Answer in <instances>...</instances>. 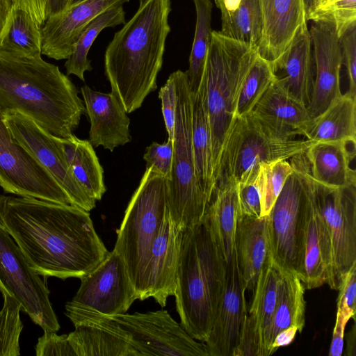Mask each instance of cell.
Returning a JSON list of instances; mask_svg holds the SVG:
<instances>
[{
  "label": "cell",
  "mask_w": 356,
  "mask_h": 356,
  "mask_svg": "<svg viewBox=\"0 0 356 356\" xmlns=\"http://www.w3.org/2000/svg\"><path fill=\"white\" fill-rule=\"evenodd\" d=\"M0 225L44 277L81 278L109 252L89 211L73 204L0 195Z\"/></svg>",
  "instance_id": "obj_1"
},
{
  "label": "cell",
  "mask_w": 356,
  "mask_h": 356,
  "mask_svg": "<svg viewBox=\"0 0 356 356\" xmlns=\"http://www.w3.org/2000/svg\"><path fill=\"white\" fill-rule=\"evenodd\" d=\"M0 109L24 113L59 138L72 135L85 113L76 87L57 65L1 49Z\"/></svg>",
  "instance_id": "obj_2"
},
{
  "label": "cell",
  "mask_w": 356,
  "mask_h": 356,
  "mask_svg": "<svg viewBox=\"0 0 356 356\" xmlns=\"http://www.w3.org/2000/svg\"><path fill=\"white\" fill-rule=\"evenodd\" d=\"M170 0H145L115 32L104 54V70L111 92L126 112L138 109L157 88L156 79L170 31Z\"/></svg>",
  "instance_id": "obj_3"
},
{
  "label": "cell",
  "mask_w": 356,
  "mask_h": 356,
  "mask_svg": "<svg viewBox=\"0 0 356 356\" xmlns=\"http://www.w3.org/2000/svg\"><path fill=\"white\" fill-rule=\"evenodd\" d=\"M226 268L204 216L183 231L174 296L181 325L199 341L211 331Z\"/></svg>",
  "instance_id": "obj_4"
},
{
  "label": "cell",
  "mask_w": 356,
  "mask_h": 356,
  "mask_svg": "<svg viewBox=\"0 0 356 356\" xmlns=\"http://www.w3.org/2000/svg\"><path fill=\"white\" fill-rule=\"evenodd\" d=\"M257 54V46L229 38L220 31H211L202 77L206 85L214 184L224 140L234 119L239 91Z\"/></svg>",
  "instance_id": "obj_5"
},
{
  "label": "cell",
  "mask_w": 356,
  "mask_h": 356,
  "mask_svg": "<svg viewBox=\"0 0 356 356\" xmlns=\"http://www.w3.org/2000/svg\"><path fill=\"white\" fill-rule=\"evenodd\" d=\"M312 143L289 137L253 111L234 118L221 149L215 188L236 184L261 163L286 160L304 152Z\"/></svg>",
  "instance_id": "obj_6"
},
{
  "label": "cell",
  "mask_w": 356,
  "mask_h": 356,
  "mask_svg": "<svg viewBox=\"0 0 356 356\" xmlns=\"http://www.w3.org/2000/svg\"><path fill=\"white\" fill-rule=\"evenodd\" d=\"M177 91L173 155L167 179V207L175 226L184 231L200 222L209 203L196 177L192 145V94L186 72H175Z\"/></svg>",
  "instance_id": "obj_7"
},
{
  "label": "cell",
  "mask_w": 356,
  "mask_h": 356,
  "mask_svg": "<svg viewBox=\"0 0 356 356\" xmlns=\"http://www.w3.org/2000/svg\"><path fill=\"white\" fill-rule=\"evenodd\" d=\"M167 212V179L146 168L117 230L114 246L125 261L138 300L150 248Z\"/></svg>",
  "instance_id": "obj_8"
},
{
  "label": "cell",
  "mask_w": 356,
  "mask_h": 356,
  "mask_svg": "<svg viewBox=\"0 0 356 356\" xmlns=\"http://www.w3.org/2000/svg\"><path fill=\"white\" fill-rule=\"evenodd\" d=\"M290 161L293 172L268 216L269 246L274 262L301 280L309 166L305 152Z\"/></svg>",
  "instance_id": "obj_9"
},
{
  "label": "cell",
  "mask_w": 356,
  "mask_h": 356,
  "mask_svg": "<svg viewBox=\"0 0 356 356\" xmlns=\"http://www.w3.org/2000/svg\"><path fill=\"white\" fill-rule=\"evenodd\" d=\"M3 118L13 139L50 174L72 204L86 211L95 207L96 201L78 181L70 167L61 138L50 134L17 111L3 112Z\"/></svg>",
  "instance_id": "obj_10"
},
{
  "label": "cell",
  "mask_w": 356,
  "mask_h": 356,
  "mask_svg": "<svg viewBox=\"0 0 356 356\" xmlns=\"http://www.w3.org/2000/svg\"><path fill=\"white\" fill-rule=\"evenodd\" d=\"M29 266L22 252L0 225V291L17 300L32 321L44 331L60 329L46 282Z\"/></svg>",
  "instance_id": "obj_11"
},
{
  "label": "cell",
  "mask_w": 356,
  "mask_h": 356,
  "mask_svg": "<svg viewBox=\"0 0 356 356\" xmlns=\"http://www.w3.org/2000/svg\"><path fill=\"white\" fill-rule=\"evenodd\" d=\"M313 186L332 244V268L327 284L332 289L339 290L356 264V184L333 188L313 179Z\"/></svg>",
  "instance_id": "obj_12"
},
{
  "label": "cell",
  "mask_w": 356,
  "mask_h": 356,
  "mask_svg": "<svg viewBox=\"0 0 356 356\" xmlns=\"http://www.w3.org/2000/svg\"><path fill=\"white\" fill-rule=\"evenodd\" d=\"M135 345L140 356H209L167 310L107 316Z\"/></svg>",
  "instance_id": "obj_13"
},
{
  "label": "cell",
  "mask_w": 356,
  "mask_h": 356,
  "mask_svg": "<svg viewBox=\"0 0 356 356\" xmlns=\"http://www.w3.org/2000/svg\"><path fill=\"white\" fill-rule=\"evenodd\" d=\"M79 279L80 286L72 300L66 303L65 309L113 316L127 313L138 300L125 261L115 248Z\"/></svg>",
  "instance_id": "obj_14"
},
{
  "label": "cell",
  "mask_w": 356,
  "mask_h": 356,
  "mask_svg": "<svg viewBox=\"0 0 356 356\" xmlns=\"http://www.w3.org/2000/svg\"><path fill=\"white\" fill-rule=\"evenodd\" d=\"M0 186L7 193L72 204L50 174L12 137L0 109Z\"/></svg>",
  "instance_id": "obj_15"
},
{
  "label": "cell",
  "mask_w": 356,
  "mask_h": 356,
  "mask_svg": "<svg viewBox=\"0 0 356 356\" xmlns=\"http://www.w3.org/2000/svg\"><path fill=\"white\" fill-rule=\"evenodd\" d=\"M314 68V81L307 110L313 118L321 114L342 93L340 72L343 56L340 38L333 23L312 21L309 29Z\"/></svg>",
  "instance_id": "obj_16"
},
{
  "label": "cell",
  "mask_w": 356,
  "mask_h": 356,
  "mask_svg": "<svg viewBox=\"0 0 356 356\" xmlns=\"http://www.w3.org/2000/svg\"><path fill=\"white\" fill-rule=\"evenodd\" d=\"M245 291L235 252L227 265L225 284L204 342L209 356H233L247 316Z\"/></svg>",
  "instance_id": "obj_17"
},
{
  "label": "cell",
  "mask_w": 356,
  "mask_h": 356,
  "mask_svg": "<svg viewBox=\"0 0 356 356\" xmlns=\"http://www.w3.org/2000/svg\"><path fill=\"white\" fill-rule=\"evenodd\" d=\"M183 231L172 222L168 210L147 257L139 300L152 298L162 307L174 296Z\"/></svg>",
  "instance_id": "obj_18"
},
{
  "label": "cell",
  "mask_w": 356,
  "mask_h": 356,
  "mask_svg": "<svg viewBox=\"0 0 356 356\" xmlns=\"http://www.w3.org/2000/svg\"><path fill=\"white\" fill-rule=\"evenodd\" d=\"M280 269L272 257L258 277L252 302L233 356H269L268 341L275 309Z\"/></svg>",
  "instance_id": "obj_19"
},
{
  "label": "cell",
  "mask_w": 356,
  "mask_h": 356,
  "mask_svg": "<svg viewBox=\"0 0 356 356\" xmlns=\"http://www.w3.org/2000/svg\"><path fill=\"white\" fill-rule=\"evenodd\" d=\"M129 0H83L49 17L42 27V54L67 59L86 26L107 9Z\"/></svg>",
  "instance_id": "obj_20"
},
{
  "label": "cell",
  "mask_w": 356,
  "mask_h": 356,
  "mask_svg": "<svg viewBox=\"0 0 356 356\" xmlns=\"http://www.w3.org/2000/svg\"><path fill=\"white\" fill-rule=\"evenodd\" d=\"M85 112L89 118V141L93 147L102 146L113 152L131 141L130 120L118 98L85 85L81 88Z\"/></svg>",
  "instance_id": "obj_21"
},
{
  "label": "cell",
  "mask_w": 356,
  "mask_h": 356,
  "mask_svg": "<svg viewBox=\"0 0 356 356\" xmlns=\"http://www.w3.org/2000/svg\"><path fill=\"white\" fill-rule=\"evenodd\" d=\"M332 257L329 230L317 207L313 179L309 171L301 278L305 289L318 288L327 283L331 273Z\"/></svg>",
  "instance_id": "obj_22"
},
{
  "label": "cell",
  "mask_w": 356,
  "mask_h": 356,
  "mask_svg": "<svg viewBox=\"0 0 356 356\" xmlns=\"http://www.w3.org/2000/svg\"><path fill=\"white\" fill-rule=\"evenodd\" d=\"M263 29L260 56L270 63L288 48L298 31L307 24L304 0H262Z\"/></svg>",
  "instance_id": "obj_23"
},
{
  "label": "cell",
  "mask_w": 356,
  "mask_h": 356,
  "mask_svg": "<svg viewBox=\"0 0 356 356\" xmlns=\"http://www.w3.org/2000/svg\"><path fill=\"white\" fill-rule=\"evenodd\" d=\"M271 65L276 81L291 97L307 107L314 81L312 51L307 24L299 29L286 51Z\"/></svg>",
  "instance_id": "obj_24"
},
{
  "label": "cell",
  "mask_w": 356,
  "mask_h": 356,
  "mask_svg": "<svg viewBox=\"0 0 356 356\" xmlns=\"http://www.w3.org/2000/svg\"><path fill=\"white\" fill-rule=\"evenodd\" d=\"M235 250L245 289L254 292L261 271L271 255L268 236V216H239Z\"/></svg>",
  "instance_id": "obj_25"
},
{
  "label": "cell",
  "mask_w": 356,
  "mask_h": 356,
  "mask_svg": "<svg viewBox=\"0 0 356 356\" xmlns=\"http://www.w3.org/2000/svg\"><path fill=\"white\" fill-rule=\"evenodd\" d=\"M356 144L345 141L313 143L305 151L312 179L333 188L356 184L355 170L350 167Z\"/></svg>",
  "instance_id": "obj_26"
},
{
  "label": "cell",
  "mask_w": 356,
  "mask_h": 356,
  "mask_svg": "<svg viewBox=\"0 0 356 356\" xmlns=\"http://www.w3.org/2000/svg\"><path fill=\"white\" fill-rule=\"evenodd\" d=\"M252 111L273 127L293 138L302 136L312 119L307 106L291 97L276 80Z\"/></svg>",
  "instance_id": "obj_27"
},
{
  "label": "cell",
  "mask_w": 356,
  "mask_h": 356,
  "mask_svg": "<svg viewBox=\"0 0 356 356\" xmlns=\"http://www.w3.org/2000/svg\"><path fill=\"white\" fill-rule=\"evenodd\" d=\"M192 145L195 174L200 189L209 204L214 192L215 184L206 85L203 77L197 92L192 95Z\"/></svg>",
  "instance_id": "obj_28"
},
{
  "label": "cell",
  "mask_w": 356,
  "mask_h": 356,
  "mask_svg": "<svg viewBox=\"0 0 356 356\" xmlns=\"http://www.w3.org/2000/svg\"><path fill=\"white\" fill-rule=\"evenodd\" d=\"M302 136L313 143L345 141L356 144V97L341 94L313 118Z\"/></svg>",
  "instance_id": "obj_29"
},
{
  "label": "cell",
  "mask_w": 356,
  "mask_h": 356,
  "mask_svg": "<svg viewBox=\"0 0 356 356\" xmlns=\"http://www.w3.org/2000/svg\"><path fill=\"white\" fill-rule=\"evenodd\" d=\"M226 265L234 256L235 237L239 216L237 185L216 188L204 216Z\"/></svg>",
  "instance_id": "obj_30"
},
{
  "label": "cell",
  "mask_w": 356,
  "mask_h": 356,
  "mask_svg": "<svg viewBox=\"0 0 356 356\" xmlns=\"http://www.w3.org/2000/svg\"><path fill=\"white\" fill-rule=\"evenodd\" d=\"M279 269L277 302L270 330L268 355H270V346L280 331L296 326L301 333L305 323V288L296 274L280 267Z\"/></svg>",
  "instance_id": "obj_31"
},
{
  "label": "cell",
  "mask_w": 356,
  "mask_h": 356,
  "mask_svg": "<svg viewBox=\"0 0 356 356\" xmlns=\"http://www.w3.org/2000/svg\"><path fill=\"white\" fill-rule=\"evenodd\" d=\"M63 147L70 167L78 181L97 202L106 189L104 170L88 140H82L74 134L61 138Z\"/></svg>",
  "instance_id": "obj_32"
},
{
  "label": "cell",
  "mask_w": 356,
  "mask_h": 356,
  "mask_svg": "<svg viewBox=\"0 0 356 356\" xmlns=\"http://www.w3.org/2000/svg\"><path fill=\"white\" fill-rule=\"evenodd\" d=\"M42 27L29 13L12 6L0 31V49L29 56L41 55Z\"/></svg>",
  "instance_id": "obj_33"
},
{
  "label": "cell",
  "mask_w": 356,
  "mask_h": 356,
  "mask_svg": "<svg viewBox=\"0 0 356 356\" xmlns=\"http://www.w3.org/2000/svg\"><path fill=\"white\" fill-rule=\"evenodd\" d=\"M216 6L220 10L222 35L258 47L263 29L261 0H241L234 10Z\"/></svg>",
  "instance_id": "obj_34"
},
{
  "label": "cell",
  "mask_w": 356,
  "mask_h": 356,
  "mask_svg": "<svg viewBox=\"0 0 356 356\" xmlns=\"http://www.w3.org/2000/svg\"><path fill=\"white\" fill-rule=\"evenodd\" d=\"M125 23V12L122 5L111 7L95 17L83 29L76 41L72 54L66 59V75L74 74L84 81V73L91 71V60L88 58L89 50L102 30Z\"/></svg>",
  "instance_id": "obj_35"
},
{
  "label": "cell",
  "mask_w": 356,
  "mask_h": 356,
  "mask_svg": "<svg viewBox=\"0 0 356 356\" xmlns=\"http://www.w3.org/2000/svg\"><path fill=\"white\" fill-rule=\"evenodd\" d=\"M196 11L194 39L189 56V67L186 71L188 83L193 95L200 86L211 36V0H193Z\"/></svg>",
  "instance_id": "obj_36"
},
{
  "label": "cell",
  "mask_w": 356,
  "mask_h": 356,
  "mask_svg": "<svg viewBox=\"0 0 356 356\" xmlns=\"http://www.w3.org/2000/svg\"><path fill=\"white\" fill-rule=\"evenodd\" d=\"M275 78L271 63L258 53L241 87L234 118L250 113Z\"/></svg>",
  "instance_id": "obj_37"
},
{
  "label": "cell",
  "mask_w": 356,
  "mask_h": 356,
  "mask_svg": "<svg viewBox=\"0 0 356 356\" xmlns=\"http://www.w3.org/2000/svg\"><path fill=\"white\" fill-rule=\"evenodd\" d=\"M1 293L3 304L0 310V356L19 355V337L23 329L22 307L8 293Z\"/></svg>",
  "instance_id": "obj_38"
},
{
  "label": "cell",
  "mask_w": 356,
  "mask_h": 356,
  "mask_svg": "<svg viewBox=\"0 0 356 356\" xmlns=\"http://www.w3.org/2000/svg\"><path fill=\"white\" fill-rule=\"evenodd\" d=\"M261 216L269 215L277 198L293 168L286 160L261 163Z\"/></svg>",
  "instance_id": "obj_39"
},
{
  "label": "cell",
  "mask_w": 356,
  "mask_h": 356,
  "mask_svg": "<svg viewBox=\"0 0 356 356\" xmlns=\"http://www.w3.org/2000/svg\"><path fill=\"white\" fill-rule=\"evenodd\" d=\"M307 20L333 23L340 38L356 24V0H318Z\"/></svg>",
  "instance_id": "obj_40"
},
{
  "label": "cell",
  "mask_w": 356,
  "mask_h": 356,
  "mask_svg": "<svg viewBox=\"0 0 356 356\" xmlns=\"http://www.w3.org/2000/svg\"><path fill=\"white\" fill-rule=\"evenodd\" d=\"M261 164L258 168L236 184L239 216L261 218Z\"/></svg>",
  "instance_id": "obj_41"
},
{
  "label": "cell",
  "mask_w": 356,
  "mask_h": 356,
  "mask_svg": "<svg viewBox=\"0 0 356 356\" xmlns=\"http://www.w3.org/2000/svg\"><path fill=\"white\" fill-rule=\"evenodd\" d=\"M173 155V140L160 144L153 142L143 155L146 168H151L167 179L170 177Z\"/></svg>",
  "instance_id": "obj_42"
},
{
  "label": "cell",
  "mask_w": 356,
  "mask_h": 356,
  "mask_svg": "<svg viewBox=\"0 0 356 356\" xmlns=\"http://www.w3.org/2000/svg\"><path fill=\"white\" fill-rule=\"evenodd\" d=\"M161 102V111L165 122L168 139L173 140L175 134L177 91L175 72L170 74L165 83L159 92Z\"/></svg>",
  "instance_id": "obj_43"
},
{
  "label": "cell",
  "mask_w": 356,
  "mask_h": 356,
  "mask_svg": "<svg viewBox=\"0 0 356 356\" xmlns=\"http://www.w3.org/2000/svg\"><path fill=\"white\" fill-rule=\"evenodd\" d=\"M343 63L347 70L350 95L356 97V24L352 25L341 37Z\"/></svg>",
  "instance_id": "obj_44"
},
{
  "label": "cell",
  "mask_w": 356,
  "mask_h": 356,
  "mask_svg": "<svg viewBox=\"0 0 356 356\" xmlns=\"http://www.w3.org/2000/svg\"><path fill=\"white\" fill-rule=\"evenodd\" d=\"M337 309L355 321L356 313V264L345 276L339 289Z\"/></svg>",
  "instance_id": "obj_45"
},
{
  "label": "cell",
  "mask_w": 356,
  "mask_h": 356,
  "mask_svg": "<svg viewBox=\"0 0 356 356\" xmlns=\"http://www.w3.org/2000/svg\"><path fill=\"white\" fill-rule=\"evenodd\" d=\"M351 318L337 309L336 323L334 327L329 352L330 356H341L343 350V339L346 326Z\"/></svg>",
  "instance_id": "obj_46"
},
{
  "label": "cell",
  "mask_w": 356,
  "mask_h": 356,
  "mask_svg": "<svg viewBox=\"0 0 356 356\" xmlns=\"http://www.w3.org/2000/svg\"><path fill=\"white\" fill-rule=\"evenodd\" d=\"M13 6L24 10L42 26L47 18V0H12Z\"/></svg>",
  "instance_id": "obj_47"
},
{
  "label": "cell",
  "mask_w": 356,
  "mask_h": 356,
  "mask_svg": "<svg viewBox=\"0 0 356 356\" xmlns=\"http://www.w3.org/2000/svg\"><path fill=\"white\" fill-rule=\"evenodd\" d=\"M298 332V330L296 326H291L280 331L275 337L270 346V355H273L279 348L289 345L295 339Z\"/></svg>",
  "instance_id": "obj_48"
},
{
  "label": "cell",
  "mask_w": 356,
  "mask_h": 356,
  "mask_svg": "<svg viewBox=\"0 0 356 356\" xmlns=\"http://www.w3.org/2000/svg\"><path fill=\"white\" fill-rule=\"evenodd\" d=\"M67 0H47V18L63 11L67 7Z\"/></svg>",
  "instance_id": "obj_49"
},
{
  "label": "cell",
  "mask_w": 356,
  "mask_h": 356,
  "mask_svg": "<svg viewBox=\"0 0 356 356\" xmlns=\"http://www.w3.org/2000/svg\"><path fill=\"white\" fill-rule=\"evenodd\" d=\"M12 5V0H0V31L4 25Z\"/></svg>",
  "instance_id": "obj_50"
},
{
  "label": "cell",
  "mask_w": 356,
  "mask_h": 356,
  "mask_svg": "<svg viewBox=\"0 0 356 356\" xmlns=\"http://www.w3.org/2000/svg\"><path fill=\"white\" fill-rule=\"evenodd\" d=\"M215 4H220L229 10H235L241 2V0H214Z\"/></svg>",
  "instance_id": "obj_51"
},
{
  "label": "cell",
  "mask_w": 356,
  "mask_h": 356,
  "mask_svg": "<svg viewBox=\"0 0 356 356\" xmlns=\"http://www.w3.org/2000/svg\"><path fill=\"white\" fill-rule=\"evenodd\" d=\"M318 0H304L306 13H307V19L309 15L312 13L314 8L315 7L316 3ZM308 21V20H307Z\"/></svg>",
  "instance_id": "obj_52"
},
{
  "label": "cell",
  "mask_w": 356,
  "mask_h": 356,
  "mask_svg": "<svg viewBox=\"0 0 356 356\" xmlns=\"http://www.w3.org/2000/svg\"><path fill=\"white\" fill-rule=\"evenodd\" d=\"M349 335L350 336V337H348V340H350V345H349V346H348V348H347V351H348L347 355H355L353 353V350H352V349H351V342H352V341H355V324L353 325V329H352V330L350 331V332L349 333Z\"/></svg>",
  "instance_id": "obj_53"
},
{
  "label": "cell",
  "mask_w": 356,
  "mask_h": 356,
  "mask_svg": "<svg viewBox=\"0 0 356 356\" xmlns=\"http://www.w3.org/2000/svg\"><path fill=\"white\" fill-rule=\"evenodd\" d=\"M83 1V0H67V7H68V6H70L71 5L75 4L76 3H79L80 1Z\"/></svg>",
  "instance_id": "obj_54"
},
{
  "label": "cell",
  "mask_w": 356,
  "mask_h": 356,
  "mask_svg": "<svg viewBox=\"0 0 356 356\" xmlns=\"http://www.w3.org/2000/svg\"><path fill=\"white\" fill-rule=\"evenodd\" d=\"M144 1H145V0H139V2L140 3V2H143Z\"/></svg>",
  "instance_id": "obj_55"
},
{
  "label": "cell",
  "mask_w": 356,
  "mask_h": 356,
  "mask_svg": "<svg viewBox=\"0 0 356 356\" xmlns=\"http://www.w3.org/2000/svg\"><path fill=\"white\" fill-rule=\"evenodd\" d=\"M262 1V0H261Z\"/></svg>",
  "instance_id": "obj_56"
}]
</instances>
